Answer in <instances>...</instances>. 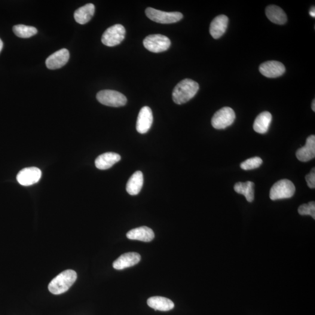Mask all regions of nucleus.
<instances>
[{
	"mask_svg": "<svg viewBox=\"0 0 315 315\" xmlns=\"http://www.w3.org/2000/svg\"><path fill=\"white\" fill-rule=\"evenodd\" d=\"M228 22V18L224 15H218L213 20L210 24V33L214 39H219L224 34Z\"/></svg>",
	"mask_w": 315,
	"mask_h": 315,
	"instance_id": "nucleus-14",
	"label": "nucleus"
},
{
	"mask_svg": "<svg viewBox=\"0 0 315 315\" xmlns=\"http://www.w3.org/2000/svg\"><path fill=\"white\" fill-rule=\"evenodd\" d=\"M296 157L301 162H308L315 157V136L308 137L305 146L298 149Z\"/></svg>",
	"mask_w": 315,
	"mask_h": 315,
	"instance_id": "nucleus-15",
	"label": "nucleus"
},
{
	"mask_svg": "<svg viewBox=\"0 0 315 315\" xmlns=\"http://www.w3.org/2000/svg\"><path fill=\"white\" fill-rule=\"evenodd\" d=\"M254 183L247 181L245 183L238 182L234 186L235 191L238 194H242L246 197L247 201L251 203L255 197L254 194Z\"/></svg>",
	"mask_w": 315,
	"mask_h": 315,
	"instance_id": "nucleus-23",
	"label": "nucleus"
},
{
	"mask_svg": "<svg viewBox=\"0 0 315 315\" xmlns=\"http://www.w3.org/2000/svg\"><path fill=\"white\" fill-rule=\"evenodd\" d=\"M41 176L42 172L39 168L29 167L21 170L17 175V179L20 185L28 186L38 183Z\"/></svg>",
	"mask_w": 315,
	"mask_h": 315,
	"instance_id": "nucleus-9",
	"label": "nucleus"
},
{
	"mask_svg": "<svg viewBox=\"0 0 315 315\" xmlns=\"http://www.w3.org/2000/svg\"><path fill=\"white\" fill-rule=\"evenodd\" d=\"M77 274L73 270H66L54 277L48 284L49 291L54 295L62 294L69 290L75 282Z\"/></svg>",
	"mask_w": 315,
	"mask_h": 315,
	"instance_id": "nucleus-2",
	"label": "nucleus"
},
{
	"mask_svg": "<svg viewBox=\"0 0 315 315\" xmlns=\"http://www.w3.org/2000/svg\"><path fill=\"white\" fill-rule=\"evenodd\" d=\"M149 307L155 311H169L173 310L175 305L170 299L163 296H152L147 300Z\"/></svg>",
	"mask_w": 315,
	"mask_h": 315,
	"instance_id": "nucleus-21",
	"label": "nucleus"
},
{
	"mask_svg": "<svg viewBox=\"0 0 315 315\" xmlns=\"http://www.w3.org/2000/svg\"><path fill=\"white\" fill-rule=\"evenodd\" d=\"M121 160V155L117 153L106 152L97 157L95 164L97 169L106 170L111 168Z\"/></svg>",
	"mask_w": 315,
	"mask_h": 315,
	"instance_id": "nucleus-17",
	"label": "nucleus"
},
{
	"mask_svg": "<svg viewBox=\"0 0 315 315\" xmlns=\"http://www.w3.org/2000/svg\"><path fill=\"white\" fill-rule=\"evenodd\" d=\"M312 109L313 110L314 112H315V100L314 99L312 103Z\"/></svg>",
	"mask_w": 315,
	"mask_h": 315,
	"instance_id": "nucleus-29",
	"label": "nucleus"
},
{
	"mask_svg": "<svg viewBox=\"0 0 315 315\" xmlns=\"http://www.w3.org/2000/svg\"><path fill=\"white\" fill-rule=\"evenodd\" d=\"M126 29L121 24H116L109 27L103 33L102 42L107 47H115L121 44L125 38Z\"/></svg>",
	"mask_w": 315,
	"mask_h": 315,
	"instance_id": "nucleus-8",
	"label": "nucleus"
},
{
	"mask_svg": "<svg viewBox=\"0 0 315 315\" xmlns=\"http://www.w3.org/2000/svg\"><path fill=\"white\" fill-rule=\"evenodd\" d=\"M295 192V187L291 181L288 179L280 180L272 186L270 198L272 200L290 198L293 196Z\"/></svg>",
	"mask_w": 315,
	"mask_h": 315,
	"instance_id": "nucleus-3",
	"label": "nucleus"
},
{
	"mask_svg": "<svg viewBox=\"0 0 315 315\" xmlns=\"http://www.w3.org/2000/svg\"><path fill=\"white\" fill-rule=\"evenodd\" d=\"M306 181L309 188L314 189L315 188V168L311 170L310 174L305 177Z\"/></svg>",
	"mask_w": 315,
	"mask_h": 315,
	"instance_id": "nucleus-27",
	"label": "nucleus"
},
{
	"mask_svg": "<svg viewBox=\"0 0 315 315\" xmlns=\"http://www.w3.org/2000/svg\"><path fill=\"white\" fill-rule=\"evenodd\" d=\"M96 7L93 4H87L79 8L74 13V18L76 23L84 25L90 21L93 17Z\"/></svg>",
	"mask_w": 315,
	"mask_h": 315,
	"instance_id": "nucleus-19",
	"label": "nucleus"
},
{
	"mask_svg": "<svg viewBox=\"0 0 315 315\" xmlns=\"http://www.w3.org/2000/svg\"><path fill=\"white\" fill-rule=\"evenodd\" d=\"M310 14L312 17L315 18V7H313L311 8V10L310 12Z\"/></svg>",
	"mask_w": 315,
	"mask_h": 315,
	"instance_id": "nucleus-28",
	"label": "nucleus"
},
{
	"mask_svg": "<svg viewBox=\"0 0 315 315\" xmlns=\"http://www.w3.org/2000/svg\"><path fill=\"white\" fill-rule=\"evenodd\" d=\"M143 45L149 51L158 53L166 51L170 47V39L163 35H150L144 39Z\"/></svg>",
	"mask_w": 315,
	"mask_h": 315,
	"instance_id": "nucleus-7",
	"label": "nucleus"
},
{
	"mask_svg": "<svg viewBox=\"0 0 315 315\" xmlns=\"http://www.w3.org/2000/svg\"><path fill=\"white\" fill-rule=\"evenodd\" d=\"M263 163L262 159L258 157L248 159L241 164V168L244 170L256 169L261 166Z\"/></svg>",
	"mask_w": 315,
	"mask_h": 315,
	"instance_id": "nucleus-25",
	"label": "nucleus"
},
{
	"mask_svg": "<svg viewBox=\"0 0 315 315\" xmlns=\"http://www.w3.org/2000/svg\"><path fill=\"white\" fill-rule=\"evenodd\" d=\"M272 121V115L270 112H264L259 114L253 124V129L259 134L267 132Z\"/></svg>",
	"mask_w": 315,
	"mask_h": 315,
	"instance_id": "nucleus-20",
	"label": "nucleus"
},
{
	"mask_svg": "<svg viewBox=\"0 0 315 315\" xmlns=\"http://www.w3.org/2000/svg\"><path fill=\"white\" fill-rule=\"evenodd\" d=\"M128 239L149 242L154 240V232L147 227H141L131 229L126 235Z\"/></svg>",
	"mask_w": 315,
	"mask_h": 315,
	"instance_id": "nucleus-16",
	"label": "nucleus"
},
{
	"mask_svg": "<svg viewBox=\"0 0 315 315\" xmlns=\"http://www.w3.org/2000/svg\"><path fill=\"white\" fill-rule=\"evenodd\" d=\"M298 213L301 216H311L315 219V203L314 201H311L308 204L301 205L298 208Z\"/></svg>",
	"mask_w": 315,
	"mask_h": 315,
	"instance_id": "nucleus-26",
	"label": "nucleus"
},
{
	"mask_svg": "<svg viewBox=\"0 0 315 315\" xmlns=\"http://www.w3.org/2000/svg\"><path fill=\"white\" fill-rule=\"evenodd\" d=\"M97 99L102 105L115 107L123 106L127 103L126 97L119 92L114 90H102L97 95Z\"/></svg>",
	"mask_w": 315,
	"mask_h": 315,
	"instance_id": "nucleus-4",
	"label": "nucleus"
},
{
	"mask_svg": "<svg viewBox=\"0 0 315 315\" xmlns=\"http://www.w3.org/2000/svg\"><path fill=\"white\" fill-rule=\"evenodd\" d=\"M235 118L234 110L229 107H224L214 115L212 124L216 129H225L233 124Z\"/></svg>",
	"mask_w": 315,
	"mask_h": 315,
	"instance_id": "nucleus-6",
	"label": "nucleus"
},
{
	"mask_svg": "<svg viewBox=\"0 0 315 315\" xmlns=\"http://www.w3.org/2000/svg\"><path fill=\"white\" fill-rule=\"evenodd\" d=\"M266 15L268 19L278 25H284L287 23V17L282 8L277 5H269L266 8Z\"/></svg>",
	"mask_w": 315,
	"mask_h": 315,
	"instance_id": "nucleus-18",
	"label": "nucleus"
},
{
	"mask_svg": "<svg viewBox=\"0 0 315 315\" xmlns=\"http://www.w3.org/2000/svg\"><path fill=\"white\" fill-rule=\"evenodd\" d=\"M260 73L267 78H277L286 72L285 66L277 61H268L262 63L259 67Z\"/></svg>",
	"mask_w": 315,
	"mask_h": 315,
	"instance_id": "nucleus-10",
	"label": "nucleus"
},
{
	"mask_svg": "<svg viewBox=\"0 0 315 315\" xmlns=\"http://www.w3.org/2000/svg\"><path fill=\"white\" fill-rule=\"evenodd\" d=\"M140 260L141 256L138 253H124L116 260L113 264V267L116 270H123V269L132 267V266L138 264Z\"/></svg>",
	"mask_w": 315,
	"mask_h": 315,
	"instance_id": "nucleus-13",
	"label": "nucleus"
},
{
	"mask_svg": "<svg viewBox=\"0 0 315 315\" xmlns=\"http://www.w3.org/2000/svg\"><path fill=\"white\" fill-rule=\"evenodd\" d=\"M153 123V115L151 109L148 106H145L140 110L136 123L137 131L140 134L147 133Z\"/></svg>",
	"mask_w": 315,
	"mask_h": 315,
	"instance_id": "nucleus-12",
	"label": "nucleus"
},
{
	"mask_svg": "<svg viewBox=\"0 0 315 315\" xmlns=\"http://www.w3.org/2000/svg\"><path fill=\"white\" fill-rule=\"evenodd\" d=\"M69 59V51L62 48L50 55L46 60V65L50 70L59 69L65 66Z\"/></svg>",
	"mask_w": 315,
	"mask_h": 315,
	"instance_id": "nucleus-11",
	"label": "nucleus"
},
{
	"mask_svg": "<svg viewBox=\"0 0 315 315\" xmlns=\"http://www.w3.org/2000/svg\"><path fill=\"white\" fill-rule=\"evenodd\" d=\"M144 183L143 174L141 171H137L130 177L127 183L126 191L131 195H137L142 190Z\"/></svg>",
	"mask_w": 315,
	"mask_h": 315,
	"instance_id": "nucleus-22",
	"label": "nucleus"
},
{
	"mask_svg": "<svg viewBox=\"0 0 315 315\" xmlns=\"http://www.w3.org/2000/svg\"><path fill=\"white\" fill-rule=\"evenodd\" d=\"M3 48V43L1 41V39H0V52L1 51Z\"/></svg>",
	"mask_w": 315,
	"mask_h": 315,
	"instance_id": "nucleus-30",
	"label": "nucleus"
},
{
	"mask_svg": "<svg viewBox=\"0 0 315 315\" xmlns=\"http://www.w3.org/2000/svg\"><path fill=\"white\" fill-rule=\"evenodd\" d=\"M145 14L149 19L155 23L168 24L178 22L183 18V14L179 12L162 11L156 9L148 7L146 9Z\"/></svg>",
	"mask_w": 315,
	"mask_h": 315,
	"instance_id": "nucleus-5",
	"label": "nucleus"
},
{
	"mask_svg": "<svg viewBox=\"0 0 315 315\" xmlns=\"http://www.w3.org/2000/svg\"><path fill=\"white\" fill-rule=\"evenodd\" d=\"M199 90V85L191 79H185L179 82L174 88L172 99L177 105L188 102Z\"/></svg>",
	"mask_w": 315,
	"mask_h": 315,
	"instance_id": "nucleus-1",
	"label": "nucleus"
},
{
	"mask_svg": "<svg viewBox=\"0 0 315 315\" xmlns=\"http://www.w3.org/2000/svg\"><path fill=\"white\" fill-rule=\"evenodd\" d=\"M13 31L15 35L21 38H29L38 33L36 27L24 25H15Z\"/></svg>",
	"mask_w": 315,
	"mask_h": 315,
	"instance_id": "nucleus-24",
	"label": "nucleus"
}]
</instances>
